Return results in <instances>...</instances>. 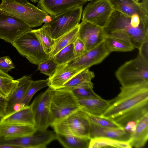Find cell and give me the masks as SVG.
<instances>
[{
    "label": "cell",
    "instance_id": "603a6c76",
    "mask_svg": "<svg viewBox=\"0 0 148 148\" xmlns=\"http://www.w3.org/2000/svg\"><path fill=\"white\" fill-rule=\"evenodd\" d=\"M56 133V139L66 148H88L90 139Z\"/></svg>",
    "mask_w": 148,
    "mask_h": 148
},
{
    "label": "cell",
    "instance_id": "f35d334b",
    "mask_svg": "<svg viewBox=\"0 0 148 148\" xmlns=\"http://www.w3.org/2000/svg\"><path fill=\"white\" fill-rule=\"evenodd\" d=\"M0 148H19L18 147L15 145H6L0 144Z\"/></svg>",
    "mask_w": 148,
    "mask_h": 148
},
{
    "label": "cell",
    "instance_id": "52a82bcc",
    "mask_svg": "<svg viewBox=\"0 0 148 148\" xmlns=\"http://www.w3.org/2000/svg\"><path fill=\"white\" fill-rule=\"evenodd\" d=\"M51 126L56 133L89 138L90 122L82 108Z\"/></svg>",
    "mask_w": 148,
    "mask_h": 148
},
{
    "label": "cell",
    "instance_id": "74e56055",
    "mask_svg": "<svg viewBox=\"0 0 148 148\" xmlns=\"http://www.w3.org/2000/svg\"><path fill=\"white\" fill-rule=\"evenodd\" d=\"M136 126V123L135 122L130 121L127 123L124 128L127 132L131 134L135 132Z\"/></svg>",
    "mask_w": 148,
    "mask_h": 148
},
{
    "label": "cell",
    "instance_id": "f1b7e54d",
    "mask_svg": "<svg viewBox=\"0 0 148 148\" xmlns=\"http://www.w3.org/2000/svg\"><path fill=\"white\" fill-rule=\"evenodd\" d=\"M49 78L35 81L32 80L21 104V108L28 105L32 97L37 91L49 86Z\"/></svg>",
    "mask_w": 148,
    "mask_h": 148
},
{
    "label": "cell",
    "instance_id": "44dd1931",
    "mask_svg": "<svg viewBox=\"0 0 148 148\" xmlns=\"http://www.w3.org/2000/svg\"><path fill=\"white\" fill-rule=\"evenodd\" d=\"M85 112L90 114L101 116L110 105V100L100 98H77Z\"/></svg>",
    "mask_w": 148,
    "mask_h": 148
},
{
    "label": "cell",
    "instance_id": "e0dca14e",
    "mask_svg": "<svg viewBox=\"0 0 148 148\" xmlns=\"http://www.w3.org/2000/svg\"><path fill=\"white\" fill-rule=\"evenodd\" d=\"M130 134L124 128H112L99 126L90 123L89 138H110L121 141L130 140Z\"/></svg>",
    "mask_w": 148,
    "mask_h": 148
},
{
    "label": "cell",
    "instance_id": "ac0fdd59",
    "mask_svg": "<svg viewBox=\"0 0 148 148\" xmlns=\"http://www.w3.org/2000/svg\"><path fill=\"white\" fill-rule=\"evenodd\" d=\"M10 124L34 126V114L31 106L23 107L2 117L0 124Z\"/></svg>",
    "mask_w": 148,
    "mask_h": 148
},
{
    "label": "cell",
    "instance_id": "f546056e",
    "mask_svg": "<svg viewBox=\"0 0 148 148\" xmlns=\"http://www.w3.org/2000/svg\"><path fill=\"white\" fill-rule=\"evenodd\" d=\"M52 58L58 65L67 64L74 59L75 57L73 43H71L62 49Z\"/></svg>",
    "mask_w": 148,
    "mask_h": 148
},
{
    "label": "cell",
    "instance_id": "ba28073f",
    "mask_svg": "<svg viewBox=\"0 0 148 148\" xmlns=\"http://www.w3.org/2000/svg\"><path fill=\"white\" fill-rule=\"evenodd\" d=\"M32 30L19 36L11 44L30 63L38 65L48 58L49 55L45 52L38 39Z\"/></svg>",
    "mask_w": 148,
    "mask_h": 148
},
{
    "label": "cell",
    "instance_id": "7a4b0ae2",
    "mask_svg": "<svg viewBox=\"0 0 148 148\" xmlns=\"http://www.w3.org/2000/svg\"><path fill=\"white\" fill-rule=\"evenodd\" d=\"M103 29L105 37L123 40L138 49L143 42L148 41V24L138 15L129 16L114 10Z\"/></svg>",
    "mask_w": 148,
    "mask_h": 148
},
{
    "label": "cell",
    "instance_id": "8fae6325",
    "mask_svg": "<svg viewBox=\"0 0 148 148\" xmlns=\"http://www.w3.org/2000/svg\"><path fill=\"white\" fill-rule=\"evenodd\" d=\"M32 28L16 18L0 11V38L11 43Z\"/></svg>",
    "mask_w": 148,
    "mask_h": 148
},
{
    "label": "cell",
    "instance_id": "1f68e13d",
    "mask_svg": "<svg viewBox=\"0 0 148 148\" xmlns=\"http://www.w3.org/2000/svg\"><path fill=\"white\" fill-rule=\"evenodd\" d=\"M85 112L90 122L95 125L112 128L122 127L111 120L100 116L92 115Z\"/></svg>",
    "mask_w": 148,
    "mask_h": 148
},
{
    "label": "cell",
    "instance_id": "836d02e7",
    "mask_svg": "<svg viewBox=\"0 0 148 148\" xmlns=\"http://www.w3.org/2000/svg\"><path fill=\"white\" fill-rule=\"evenodd\" d=\"M12 60L8 56L0 57V70L7 73L14 68Z\"/></svg>",
    "mask_w": 148,
    "mask_h": 148
},
{
    "label": "cell",
    "instance_id": "7402d4cb",
    "mask_svg": "<svg viewBox=\"0 0 148 148\" xmlns=\"http://www.w3.org/2000/svg\"><path fill=\"white\" fill-rule=\"evenodd\" d=\"M36 130L33 126L14 124H0V137H20L32 134Z\"/></svg>",
    "mask_w": 148,
    "mask_h": 148
},
{
    "label": "cell",
    "instance_id": "d6a6232c",
    "mask_svg": "<svg viewBox=\"0 0 148 148\" xmlns=\"http://www.w3.org/2000/svg\"><path fill=\"white\" fill-rule=\"evenodd\" d=\"M58 65L53 58L49 57L38 64V70L49 77L53 75Z\"/></svg>",
    "mask_w": 148,
    "mask_h": 148
},
{
    "label": "cell",
    "instance_id": "e575fe53",
    "mask_svg": "<svg viewBox=\"0 0 148 148\" xmlns=\"http://www.w3.org/2000/svg\"><path fill=\"white\" fill-rule=\"evenodd\" d=\"M75 58L82 56L86 51L84 44L78 37L73 43Z\"/></svg>",
    "mask_w": 148,
    "mask_h": 148
},
{
    "label": "cell",
    "instance_id": "4dcf8cb0",
    "mask_svg": "<svg viewBox=\"0 0 148 148\" xmlns=\"http://www.w3.org/2000/svg\"><path fill=\"white\" fill-rule=\"evenodd\" d=\"M93 86L94 84L92 82L71 90L77 98H101L93 90Z\"/></svg>",
    "mask_w": 148,
    "mask_h": 148
},
{
    "label": "cell",
    "instance_id": "5bb4252c",
    "mask_svg": "<svg viewBox=\"0 0 148 148\" xmlns=\"http://www.w3.org/2000/svg\"><path fill=\"white\" fill-rule=\"evenodd\" d=\"M87 2L85 0H39L37 7L51 16L75 7L83 6Z\"/></svg>",
    "mask_w": 148,
    "mask_h": 148
},
{
    "label": "cell",
    "instance_id": "ee69618b",
    "mask_svg": "<svg viewBox=\"0 0 148 148\" xmlns=\"http://www.w3.org/2000/svg\"><path fill=\"white\" fill-rule=\"evenodd\" d=\"M2 117L0 116V122L1 119V118H2Z\"/></svg>",
    "mask_w": 148,
    "mask_h": 148
},
{
    "label": "cell",
    "instance_id": "3957f363",
    "mask_svg": "<svg viewBox=\"0 0 148 148\" xmlns=\"http://www.w3.org/2000/svg\"><path fill=\"white\" fill-rule=\"evenodd\" d=\"M82 108L71 90L64 88L52 89L50 104V126Z\"/></svg>",
    "mask_w": 148,
    "mask_h": 148
},
{
    "label": "cell",
    "instance_id": "d590c367",
    "mask_svg": "<svg viewBox=\"0 0 148 148\" xmlns=\"http://www.w3.org/2000/svg\"><path fill=\"white\" fill-rule=\"evenodd\" d=\"M138 49V54L143 59L148 62V41L143 42Z\"/></svg>",
    "mask_w": 148,
    "mask_h": 148
},
{
    "label": "cell",
    "instance_id": "4fadbf2b",
    "mask_svg": "<svg viewBox=\"0 0 148 148\" xmlns=\"http://www.w3.org/2000/svg\"><path fill=\"white\" fill-rule=\"evenodd\" d=\"M78 37L84 42L86 51L95 48L103 42L105 36L103 28L82 21L79 24Z\"/></svg>",
    "mask_w": 148,
    "mask_h": 148
},
{
    "label": "cell",
    "instance_id": "cb8c5ba5",
    "mask_svg": "<svg viewBox=\"0 0 148 148\" xmlns=\"http://www.w3.org/2000/svg\"><path fill=\"white\" fill-rule=\"evenodd\" d=\"M131 148L130 140L121 141L106 138L99 137L91 139L88 148Z\"/></svg>",
    "mask_w": 148,
    "mask_h": 148
},
{
    "label": "cell",
    "instance_id": "5b68a950",
    "mask_svg": "<svg viewBox=\"0 0 148 148\" xmlns=\"http://www.w3.org/2000/svg\"><path fill=\"white\" fill-rule=\"evenodd\" d=\"M115 75L123 87L148 83V62L138 54L136 58L121 65Z\"/></svg>",
    "mask_w": 148,
    "mask_h": 148
},
{
    "label": "cell",
    "instance_id": "6da1fadb",
    "mask_svg": "<svg viewBox=\"0 0 148 148\" xmlns=\"http://www.w3.org/2000/svg\"><path fill=\"white\" fill-rule=\"evenodd\" d=\"M118 95L100 116L124 128L130 121H136L148 113V83L120 88Z\"/></svg>",
    "mask_w": 148,
    "mask_h": 148
},
{
    "label": "cell",
    "instance_id": "8992f818",
    "mask_svg": "<svg viewBox=\"0 0 148 148\" xmlns=\"http://www.w3.org/2000/svg\"><path fill=\"white\" fill-rule=\"evenodd\" d=\"M83 10L82 6H78L51 16L49 21L44 24L47 27L51 37L56 40L78 25Z\"/></svg>",
    "mask_w": 148,
    "mask_h": 148
},
{
    "label": "cell",
    "instance_id": "4316f807",
    "mask_svg": "<svg viewBox=\"0 0 148 148\" xmlns=\"http://www.w3.org/2000/svg\"><path fill=\"white\" fill-rule=\"evenodd\" d=\"M95 77V75L93 71H90L89 68L86 69L77 74L61 88L71 90L80 86L92 82L91 80Z\"/></svg>",
    "mask_w": 148,
    "mask_h": 148
},
{
    "label": "cell",
    "instance_id": "d6986e66",
    "mask_svg": "<svg viewBox=\"0 0 148 148\" xmlns=\"http://www.w3.org/2000/svg\"><path fill=\"white\" fill-rule=\"evenodd\" d=\"M83 70L72 68L67 64L58 65L53 75L48 78V86L53 89L60 88L74 76Z\"/></svg>",
    "mask_w": 148,
    "mask_h": 148
},
{
    "label": "cell",
    "instance_id": "277c9868",
    "mask_svg": "<svg viewBox=\"0 0 148 148\" xmlns=\"http://www.w3.org/2000/svg\"><path fill=\"white\" fill-rule=\"evenodd\" d=\"M1 0V12L16 18L32 28L41 25L49 16L46 12L29 2L25 4Z\"/></svg>",
    "mask_w": 148,
    "mask_h": 148
},
{
    "label": "cell",
    "instance_id": "83f0119b",
    "mask_svg": "<svg viewBox=\"0 0 148 148\" xmlns=\"http://www.w3.org/2000/svg\"><path fill=\"white\" fill-rule=\"evenodd\" d=\"M104 41L107 50L110 53L113 51H130L134 48L130 43L118 38L105 37Z\"/></svg>",
    "mask_w": 148,
    "mask_h": 148
},
{
    "label": "cell",
    "instance_id": "ab89813d",
    "mask_svg": "<svg viewBox=\"0 0 148 148\" xmlns=\"http://www.w3.org/2000/svg\"><path fill=\"white\" fill-rule=\"evenodd\" d=\"M0 76L8 78L11 79H14L11 76H10L8 73L5 72L0 70Z\"/></svg>",
    "mask_w": 148,
    "mask_h": 148
},
{
    "label": "cell",
    "instance_id": "7c38bea8",
    "mask_svg": "<svg viewBox=\"0 0 148 148\" xmlns=\"http://www.w3.org/2000/svg\"><path fill=\"white\" fill-rule=\"evenodd\" d=\"M103 41L95 48L86 52L67 64L76 69L84 70L102 62L110 54Z\"/></svg>",
    "mask_w": 148,
    "mask_h": 148
},
{
    "label": "cell",
    "instance_id": "7dc6e473",
    "mask_svg": "<svg viewBox=\"0 0 148 148\" xmlns=\"http://www.w3.org/2000/svg\"><path fill=\"white\" fill-rule=\"evenodd\" d=\"M0 10H1V9H0Z\"/></svg>",
    "mask_w": 148,
    "mask_h": 148
},
{
    "label": "cell",
    "instance_id": "7bdbcfd3",
    "mask_svg": "<svg viewBox=\"0 0 148 148\" xmlns=\"http://www.w3.org/2000/svg\"><path fill=\"white\" fill-rule=\"evenodd\" d=\"M30 0L34 3H36L38 2L39 0Z\"/></svg>",
    "mask_w": 148,
    "mask_h": 148
},
{
    "label": "cell",
    "instance_id": "484cf974",
    "mask_svg": "<svg viewBox=\"0 0 148 148\" xmlns=\"http://www.w3.org/2000/svg\"><path fill=\"white\" fill-rule=\"evenodd\" d=\"M46 53L49 55L52 51L55 43V40L51 36L47 27L44 24L40 28L32 29Z\"/></svg>",
    "mask_w": 148,
    "mask_h": 148
},
{
    "label": "cell",
    "instance_id": "bcb514c9",
    "mask_svg": "<svg viewBox=\"0 0 148 148\" xmlns=\"http://www.w3.org/2000/svg\"><path fill=\"white\" fill-rule=\"evenodd\" d=\"M136 1H137V2H139V1L140 0H135Z\"/></svg>",
    "mask_w": 148,
    "mask_h": 148
},
{
    "label": "cell",
    "instance_id": "b9f144b4",
    "mask_svg": "<svg viewBox=\"0 0 148 148\" xmlns=\"http://www.w3.org/2000/svg\"><path fill=\"white\" fill-rule=\"evenodd\" d=\"M13 2L22 3H27L28 2L27 0H9Z\"/></svg>",
    "mask_w": 148,
    "mask_h": 148
},
{
    "label": "cell",
    "instance_id": "8d00e7d4",
    "mask_svg": "<svg viewBox=\"0 0 148 148\" xmlns=\"http://www.w3.org/2000/svg\"><path fill=\"white\" fill-rule=\"evenodd\" d=\"M8 99L0 96V116L3 117L6 114Z\"/></svg>",
    "mask_w": 148,
    "mask_h": 148
},
{
    "label": "cell",
    "instance_id": "60d3db41",
    "mask_svg": "<svg viewBox=\"0 0 148 148\" xmlns=\"http://www.w3.org/2000/svg\"><path fill=\"white\" fill-rule=\"evenodd\" d=\"M142 3L145 10L148 12V0H142Z\"/></svg>",
    "mask_w": 148,
    "mask_h": 148
},
{
    "label": "cell",
    "instance_id": "9a60e30c",
    "mask_svg": "<svg viewBox=\"0 0 148 148\" xmlns=\"http://www.w3.org/2000/svg\"><path fill=\"white\" fill-rule=\"evenodd\" d=\"M108 1L114 10L129 16L138 15L142 21L148 24V12L141 3L135 0Z\"/></svg>",
    "mask_w": 148,
    "mask_h": 148
},
{
    "label": "cell",
    "instance_id": "30bf717a",
    "mask_svg": "<svg viewBox=\"0 0 148 148\" xmlns=\"http://www.w3.org/2000/svg\"><path fill=\"white\" fill-rule=\"evenodd\" d=\"M52 88L49 87L38 95L30 105L36 130H46L50 126V104Z\"/></svg>",
    "mask_w": 148,
    "mask_h": 148
},
{
    "label": "cell",
    "instance_id": "f6af8a7d",
    "mask_svg": "<svg viewBox=\"0 0 148 148\" xmlns=\"http://www.w3.org/2000/svg\"><path fill=\"white\" fill-rule=\"evenodd\" d=\"M85 0L86 1H91L92 0Z\"/></svg>",
    "mask_w": 148,
    "mask_h": 148
},
{
    "label": "cell",
    "instance_id": "ffe728a7",
    "mask_svg": "<svg viewBox=\"0 0 148 148\" xmlns=\"http://www.w3.org/2000/svg\"><path fill=\"white\" fill-rule=\"evenodd\" d=\"M148 139V113L136 122L135 132L130 134V143L132 147L142 148L146 144Z\"/></svg>",
    "mask_w": 148,
    "mask_h": 148
},
{
    "label": "cell",
    "instance_id": "d4e9b609",
    "mask_svg": "<svg viewBox=\"0 0 148 148\" xmlns=\"http://www.w3.org/2000/svg\"><path fill=\"white\" fill-rule=\"evenodd\" d=\"M79 24L69 32L65 34L55 40L54 47L49 55V57H53L62 49L73 43L78 37Z\"/></svg>",
    "mask_w": 148,
    "mask_h": 148
},
{
    "label": "cell",
    "instance_id": "9c48e42d",
    "mask_svg": "<svg viewBox=\"0 0 148 148\" xmlns=\"http://www.w3.org/2000/svg\"><path fill=\"white\" fill-rule=\"evenodd\" d=\"M82 12V21L89 22L102 28L107 25L114 10L108 0H92Z\"/></svg>",
    "mask_w": 148,
    "mask_h": 148
},
{
    "label": "cell",
    "instance_id": "2e32d148",
    "mask_svg": "<svg viewBox=\"0 0 148 148\" xmlns=\"http://www.w3.org/2000/svg\"><path fill=\"white\" fill-rule=\"evenodd\" d=\"M31 75L17 79L18 82L8 99L6 114L21 108V104L31 83Z\"/></svg>",
    "mask_w": 148,
    "mask_h": 148
}]
</instances>
